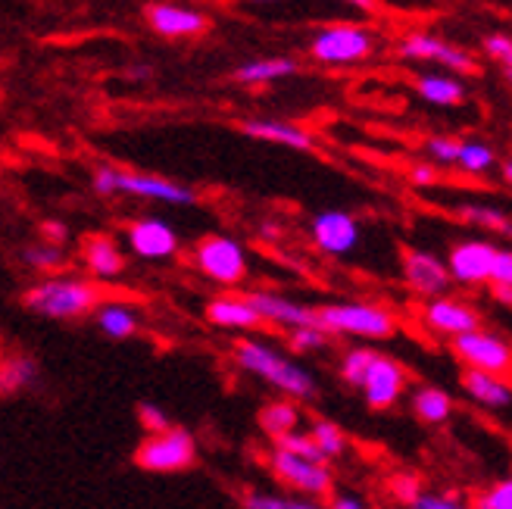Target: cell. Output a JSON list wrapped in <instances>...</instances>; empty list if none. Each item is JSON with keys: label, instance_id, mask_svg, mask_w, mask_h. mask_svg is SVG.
Returning a JSON list of instances; mask_svg holds the SVG:
<instances>
[{"label": "cell", "instance_id": "1", "mask_svg": "<svg viewBox=\"0 0 512 509\" xmlns=\"http://www.w3.org/2000/svg\"><path fill=\"white\" fill-rule=\"evenodd\" d=\"M232 360L241 372L266 381V385L275 388L285 400H313L319 394L316 375L306 366H300L291 353H285L269 341H260V338L235 341Z\"/></svg>", "mask_w": 512, "mask_h": 509}, {"label": "cell", "instance_id": "2", "mask_svg": "<svg viewBox=\"0 0 512 509\" xmlns=\"http://www.w3.org/2000/svg\"><path fill=\"white\" fill-rule=\"evenodd\" d=\"M100 300V285L79 275H44L22 297L25 307L44 319H82L100 307Z\"/></svg>", "mask_w": 512, "mask_h": 509}, {"label": "cell", "instance_id": "3", "mask_svg": "<svg viewBox=\"0 0 512 509\" xmlns=\"http://www.w3.org/2000/svg\"><path fill=\"white\" fill-rule=\"evenodd\" d=\"M316 325L331 338H363V341H388L397 335V316L369 300H338L316 307Z\"/></svg>", "mask_w": 512, "mask_h": 509}, {"label": "cell", "instance_id": "4", "mask_svg": "<svg viewBox=\"0 0 512 509\" xmlns=\"http://www.w3.org/2000/svg\"><path fill=\"white\" fill-rule=\"evenodd\" d=\"M94 191L100 197H138V200H153V203H169V207H191L197 194L188 185H178L166 175L153 172H125L116 166H97L94 169Z\"/></svg>", "mask_w": 512, "mask_h": 509}, {"label": "cell", "instance_id": "5", "mask_svg": "<svg viewBox=\"0 0 512 509\" xmlns=\"http://www.w3.org/2000/svg\"><path fill=\"white\" fill-rule=\"evenodd\" d=\"M191 266L210 282L235 288L247 278V250L228 235H203L191 247Z\"/></svg>", "mask_w": 512, "mask_h": 509}, {"label": "cell", "instance_id": "6", "mask_svg": "<svg viewBox=\"0 0 512 509\" xmlns=\"http://www.w3.org/2000/svg\"><path fill=\"white\" fill-rule=\"evenodd\" d=\"M266 466L275 475V481H281V485L288 488V494L322 500L335 491V475H331L325 463H310V460H303V456H294L275 444L266 453Z\"/></svg>", "mask_w": 512, "mask_h": 509}, {"label": "cell", "instance_id": "7", "mask_svg": "<svg viewBox=\"0 0 512 509\" xmlns=\"http://www.w3.org/2000/svg\"><path fill=\"white\" fill-rule=\"evenodd\" d=\"M135 463L144 472H182L197 463V441L185 428H166L160 435H147L135 450Z\"/></svg>", "mask_w": 512, "mask_h": 509}, {"label": "cell", "instance_id": "8", "mask_svg": "<svg viewBox=\"0 0 512 509\" xmlns=\"http://www.w3.org/2000/svg\"><path fill=\"white\" fill-rule=\"evenodd\" d=\"M372 50H375V38L366 29H360V25H328L310 44V54L328 66L360 63Z\"/></svg>", "mask_w": 512, "mask_h": 509}, {"label": "cell", "instance_id": "9", "mask_svg": "<svg viewBox=\"0 0 512 509\" xmlns=\"http://www.w3.org/2000/svg\"><path fill=\"white\" fill-rule=\"evenodd\" d=\"M497 257V244L484 241V238H466L456 241L447 253V272L453 285L463 288H478L491 282V269Z\"/></svg>", "mask_w": 512, "mask_h": 509}, {"label": "cell", "instance_id": "10", "mask_svg": "<svg viewBox=\"0 0 512 509\" xmlns=\"http://www.w3.org/2000/svg\"><path fill=\"white\" fill-rule=\"evenodd\" d=\"M453 353H456V360L463 363L466 369L491 372V375L512 372V347L500 335L484 332V328L453 338Z\"/></svg>", "mask_w": 512, "mask_h": 509}, {"label": "cell", "instance_id": "11", "mask_svg": "<svg viewBox=\"0 0 512 509\" xmlns=\"http://www.w3.org/2000/svg\"><path fill=\"white\" fill-rule=\"evenodd\" d=\"M400 275H403V285L425 297V300H434V297H444L450 291V272H447V263L438 257V253L431 250H422V247H409L403 250V260H400Z\"/></svg>", "mask_w": 512, "mask_h": 509}, {"label": "cell", "instance_id": "12", "mask_svg": "<svg viewBox=\"0 0 512 509\" xmlns=\"http://www.w3.org/2000/svg\"><path fill=\"white\" fill-rule=\"evenodd\" d=\"M422 325L428 328L431 335L453 341L459 335L478 332V328H481V313L472 307V303L444 294V297L425 300V307H422Z\"/></svg>", "mask_w": 512, "mask_h": 509}, {"label": "cell", "instance_id": "13", "mask_svg": "<svg viewBox=\"0 0 512 509\" xmlns=\"http://www.w3.org/2000/svg\"><path fill=\"white\" fill-rule=\"evenodd\" d=\"M125 238H128V250H132L138 260H147V263H166L175 257L178 247H182L175 228L157 216L135 219L125 228Z\"/></svg>", "mask_w": 512, "mask_h": 509}, {"label": "cell", "instance_id": "14", "mask_svg": "<svg viewBox=\"0 0 512 509\" xmlns=\"http://www.w3.org/2000/svg\"><path fill=\"white\" fill-rule=\"evenodd\" d=\"M310 238L325 257H350V253L360 247L363 232L356 216L344 210H322L310 222Z\"/></svg>", "mask_w": 512, "mask_h": 509}, {"label": "cell", "instance_id": "15", "mask_svg": "<svg viewBox=\"0 0 512 509\" xmlns=\"http://www.w3.org/2000/svg\"><path fill=\"white\" fill-rule=\"evenodd\" d=\"M360 391L372 410H391L406 391V369L397 360H391V356L375 353L360 381Z\"/></svg>", "mask_w": 512, "mask_h": 509}, {"label": "cell", "instance_id": "16", "mask_svg": "<svg viewBox=\"0 0 512 509\" xmlns=\"http://www.w3.org/2000/svg\"><path fill=\"white\" fill-rule=\"evenodd\" d=\"M253 313L260 316L263 325L285 328V332H297V328L316 325V307H306L300 300H291L275 291H253L247 294Z\"/></svg>", "mask_w": 512, "mask_h": 509}, {"label": "cell", "instance_id": "17", "mask_svg": "<svg viewBox=\"0 0 512 509\" xmlns=\"http://www.w3.org/2000/svg\"><path fill=\"white\" fill-rule=\"evenodd\" d=\"M400 57H406V60H434V63L447 66V69H456V72H478V63L466 54V50H459V47L434 38V35H409V38H403Z\"/></svg>", "mask_w": 512, "mask_h": 509}, {"label": "cell", "instance_id": "18", "mask_svg": "<svg viewBox=\"0 0 512 509\" xmlns=\"http://www.w3.org/2000/svg\"><path fill=\"white\" fill-rule=\"evenodd\" d=\"M207 322L216 325V328H225V332H253V328H260V316L253 313L247 294H216L210 303H207Z\"/></svg>", "mask_w": 512, "mask_h": 509}, {"label": "cell", "instance_id": "19", "mask_svg": "<svg viewBox=\"0 0 512 509\" xmlns=\"http://www.w3.org/2000/svg\"><path fill=\"white\" fill-rule=\"evenodd\" d=\"M147 22L153 32H160L166 38H188L207 32L210 19L191 10V7H178V4H150L147 7Z\"/></svg>", "mask_w": 512, "mask_h": 509}, {"label": "cell", "instance_id": "20", "mask_svg": "<svg viewBox=\"0 0 512 509\" xmlns=\"http://www.w3.org/2000/svg\"><path fill=\"white\" fill-rule=\"evenodd\" d=\"M82 263H85L88 275L97 278V282H113V278H119L125 272V253L113 238L91 235L82 241Z\"/></svg>", "mask_w": 512, "mask_h": 509}, {"label": "cell", "instance_id": "21", "mask_svg": "<svg viewBox=\"0 0 512 509\" xmlns=\"http://www.w3.org/2000/svg\"><path fill=\"white\" fill-rule=\"evenodd\" d=\"M241 132L247 138L281 144V147H291V150H313L316 147L310 132L300 129V125H294V122H281V119H244Z\"/></svg>", "mask_w": 512, "mask_h": 509}, {"label": "cell", "instance_id": "22", "mask_svg": "<svg viewBox=\"0 0 512 509\" xmlns=\"http://www.w3.org/2000/svg\"><path fill=\"white\" fill-rule=\"evenodd\" d=\"M459 385H463V391L475 403H481L484 410H509V406H512V385L503 375L466 369L463 378H459Z\"/></svg>", "mask_w": 512, "mask_h": 509}, {"label": "cell", "instance_id": "23", "mask_svg": "<svg viewBox=\"0 0 512 509\" xmlns=\"http://www.w3.org/2000/svg\"><path fill=\"white\" fill-rule=\"evenodd\" d=\"M97 328L113 341H128L138 335L141 328V313L135 303L125 300H100V307L94 310Z\"/></svg>", "mask_w": 512, "mask_h": 509}, {"label": "cell", "instance_id": "24", "mask_svg": "<svg viewBox=\"0 0 512 509\" xmlns=\"http://www.w3.org/2000/svg\"><path fill=\"white\" fill-rule=\"evenodd\" d=\"M297 72V63L291 57H266V60H250L235 69V79L241 85H269L278 79H288Z\"/></svg>", "mask_w": 512, "mask_h": 509}, {"label": "cell", "instance_id": "25", "mask_svg": "<svg viewBox=\"0 0 512 509\" xmlns=\"http://www.w3.org/2000/svg\"><path fill=\"white\" fill-rule=\"evenodd\" d=\"M453 410H456V403H453L450 391H444V388L425 385L413 394V413L425 425H444L453 416Z\"/></svg>", "mask_w": 512, "mask_h": 509}, {"label": "cell", "instance_id": "26", "mask_svg": "<svg viewBox=\"0 0 512 509\" xmlns=\"http://www.w3.org/2000/svg\"><path fill=\"white\" fill-rule=\"evenodd\" d=\"M300 422H303V416L294 400H272L260 413V428L272 441H281L285 435H291V431H300Z\"/></svg>", "mask_w": 512, "mask_h": 509}, {"label": "cell", "instance_id": "27", "mask_svg": "<svg viewBox=\"0 0 512 509\" xmlns=\"http://www.w3.org/2000/svg\"><path fill=\"white\" fill-rule=\"evenodd\" d=\"M416 91L434 107H456V104H463V97H466V88L456 79H450V75H419Z\"/></svg>", "mask_w": 512, "mask_h": 509}, {"label": "cell", "instance_id": "28", "mask_svg": "<svg viewBox=\"0 0 512 509\" xmlns=\"http://www.w3.org/2000/svg\"><path fill=\"white\" fill-rule=\"evenodd\" d=\"M38 381V363L32 356H7V360H0V394H16V391H25L32 388Z\"/></svg>", "mask_w": 512, "mask_h": 509}, {"label": "cell", "instance_id": "29", "mask_svg": "<svg viewBox=\"0 0 512 509\" xmlns=\"http://www.w3.org/2000/svg\"><path fill=\"white\" fill-rule=\"evenodd\" d=\"M456 216L475 228H484V232H491V235L512 238V219L503 210L488 207V203H463V207H456Z\"/></svg>", "mask_w": 512, "mask_h": 509}, {"label": "cell", "instance_id": "30", "mask_svg": "<svg viewBox=\"0 0 512 509\" xmlns=\"http://www.w3.org/2000/svg\"><path fill=\"white\" fill-rule=\"evenodd\" d=\"M306 435L313 438V444L322 453L325 463L341 460V456L347 453V435L341 431V425H335L331 419H313L310 428H306Z\"/></svg>", "mask_w": 512, "mask_h": 509}, {"label": "cell", "instance_id": "31", "mask_svg": "<svg viewBox=\"0 0 512 509\" xmlns=\"http://www.w3.org/2000/svg\"><path fill=\"white\" fill-rule=\"evenodd\" d=\"M244 509H325L322 500L297 497V494H281V491H247L241 497Z\"/></svg>", "mask_w": 512, "mask_h": 509}, {"label": "cell", "instance_id": "32", "mask_svg": "<svg viewBox=\"0 0 512 509\" xmlns=\"http://www.w3.org/2000/svg\"><path fill=\"white\" fill-rule=\"evenodd\" d=\"M22 263L35 269V272H44V275H57L63 266H66V250L63 247H54V244H32L22 250Z\"/></svg>", "mask_w": 512, "mask_h": 509}, {"label": "cell", "instance_id": "33", "mask_svg": "<svg viewBox=\"0 0 512 509\" xmlns=\"http://www.w3.org/2000/svg\"><path fill=\"white\" fill-rule=\"evenodd\" d=\"M497 163V154L491 144L484 141H459V157H456V166L469 172V175H481L488 172L491 166Z\"/></svg>", "mask_w": 512, "mask_h": 509}, {"label": "cell", "instance_id": "34", "mask_svg": "<svg viewBox=\"0 0 512 509\" xmlns=\"http://www.w3.org/2000/svg\"><path fill=\"white\" fill-rule=\"evenodd\" d=\"M378 350H372V347H350L344 356H341V378H344V385H350V388H356L360 391V381H363V375H366V369H369V363H372V356H375Z\"/></svg>", "mask_w": 512, "mask_h": 509}, {"label": "cell", "instance_id": "35", "mask_svg": "<svg viewBox=\"0 0 512 509\" xmlns=\"http://www.w3.org/2000/svg\"><path fill=\"white\" fill-rule=\"evenodd\" d=\"M472 509H512V478H503L497 485L478 491Z\"/></svg>", "mask_w": 512, "mask_h": 509}, {"label": "cell", "instance_id": "36", "mask_svg": "<svg viewBox=\"0 0 512 509\" xmlns=\"http://www.w3.org/2000/svg\"><path fill=\"white\" fill-rule=\"evenodd\" d=\"M288 344L294 353H319L328 347V335L319 325H306V328H297V332H288Z\"/></svg>", "mask_w": 512, "mask_h": 509}, {"label": "cell", "instance_id": "37", "mask_svg": "<svg viewBox=\"0 0 512 509\" xmlns=\"http://www.w3.org/2000/svg\"><path fill=\"white\" fill-rule=\"evenodd\" d=\"M388 488H391V494H394L403 506H409V503H413V500L422 494V478H419L416 472H397V475H391Z\"/></svg>", "mask_w": 512, "mask_h": 509}, {"label": "cell", "instance_id": "38", "mask_svg": "<svg viewBox=\"0 0 512 509\" xmlns=\"http://www.w3.org/2000/svg\"><path fill=\"white\" fill-rule=\"evenodd\" d=\"M428 157L441 166H456V157H459V141L456 138H447V135H438V138H428L425 144Z\"/></svg>", "mask_w": 512, "mask_h": 509}, {"label": "cell", "instance_id": "39", "mask_svg": "<svg viewBox=\"0 0 512 509\" xmlns=\"http://www.w3.org/2000/svg\"><path fill=\"white\" fill-rule=\"evenodd\" d=\"M406 509H472V506L459 500V494H453V491L450 494H428V491H422Z\"/></svg>", "mask_w": 512, "mask_h": 509}, {"label": "cell", "instance_id": "40", "mask_svg": "<svg viewBox=\"0 0 512 509\" xmlns=\"http://www.w3.org/2000/svg\"><path fill=\"white\" fill-rule=\"evenodd\" d=\"M138 416H141V425H144V431H147V435H160V431L172 428L169 416H166V413L160 410L157 403H141Z\"/></svg>", "mask_w": 512, "mask_h": 509}, {"label": "cell", "instance_id": "41", "mask_svg": "<svg viewBox=\"0 0 512 509\" xmlns=\"http://www.w3.org/2000/svg\"><path fill=\"white\" fill-rule=\"evenodd\" d=\"M484 50H488L497 63L512 69V38L509 35H488L484 38Z\"/></svg>", "mask_w": 512, "mask_h": 509}, {"label": "cell", "instance_id": "42", "mask_svg": "<svg viewBox=\"0 0 512 509\" xmlns=\"http://www.w3.org/2000/svg\"><path fill=\"white\" fill-rule=\"evenodd\" d=\"M491 282L512 288V247H497L494 269H491Z\"/></svg>", "mask_w": 512, "mask_h": 509}, {"label": "cell", "instance_id": "43", "mask_svg": "<svg viewBox=\"0 0 512 509\" xmlns=\"http://www.w3.org/2000/svg\"><path fill=\"white\" fill-rule=\"evenodd\" d=\"M438 166H431V163H416L413 169H409V182H413L416 188H434L438 185Z\"/></svg>", "mask_w": 512, "mask_h": 509}, {"label": "cell", "instance_id": "44", "mask_svg": "<svg viewBox=\"0 0 512 509\" xmlns=\"http://www.w3.org/2000/svg\"><path fill=\"white\" fill-rule=\"evenodd\" d=\"M41 235H44L47 244L63 247V244L69 241V225H63V222H44V225H41Z\"/></svg>", "mask_w": 512, "mask_h": 509}, {"label": "cell", "instance_id": "45", "mask_svg": "<svg viewBox=\"0 0 512 509\" xmlns=\"http://www.w3.org/2000/svg\"><path fill=\"white\" fill-rule=\"evenodd\" d=\"M325 509H366V500L356 494H331Z\"/></svg>", "mask_w": 512, "mask_h": 509}, {"label": "cell", "instance_id": "46", "mask_svg": "<svg viewBox=\"0 0 512 509\" xmlns=\"http://www.w3.org/2000/svg\"><path fill=\"white\" fill-rule=\"evenodd\" d=\"M494 300L503 307H512V288L509 285H494Z\"/></svg>", "mask_w": 512, "mask_h": 509}, {"label": "cell", "instance_id": "47", "mask_svg": "<svg viewBox=\"0 0 512 509\" xmlns=\"http://www.w3.org/2000/svg\"><path fill=\"white\" fill-rule=\"evenodd\" d=\"M500 175H503V182H506V185H512V160H503Z\"/></svg>", "mask_w": 512, "mask_h": 509}, {"label": "cell", "instance_id": "48", "mask_svg": "<svg viewBox=\"0 0 512 509\" xmlns=\"http://www.w3.org/2000/svg\"><path fill=\"white\" fill-rule=\"evenodd\" d=\"M344 4H353V7H360V10H372L375 0H344Z\"/></svg>", "mask_w": 512, "mask_h": 509}, {"label": "cell", "instance_id": "49", "mask_svg": "<svg viewBox=\"0 0 512 509\" xmlns=\"http://www.w3.org/2000/svg\"><path fill=\"white\" fill-rule=\"evenodd\" d=\"M250 4H275V0H250Z\"/></svg>", "mask_w": 512, "mask_h": 509}, {"label": "cell", "instance_id": "50", "mask_svg": "<svg viewBox=\"0 0 512 509\" xmlns=\"http://www.w3.org/2000/svg\"><path fill=\"white\" fill-rule=\"evenodd\" d=\"M506 82L512 85V69H506Z\"/></svg>", "mask_w": 512, "mask_h": 509}]
</instances>
